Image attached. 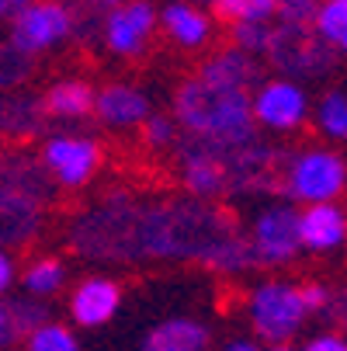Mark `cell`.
Returning <instances> with one entry per match:
<instances>
[{
	"label": "cell",
	"instance_id": "obj_1",
	"mask_svg": "<svg viewBox=\"0 0 347 351\" xmlns=\"http://www.w3.org/2000/svg\"><path fill=\"white\" fill-rule=\"evenodd\" d=\"M70 243L90 261H202L226 275L254 265L236 219L198 198L108 195L73 223Z\"/></svg>",
	"mask_w": 347,
	"mask_h": 351
},
{
	"label": "cell",
	"instance_id": "obj_2",
	"mask_svg": "<svg viewBox=\"0 0 347 351\" xmlns=\"http://www.w3.org/2000/svg\"><path fill=\"white\" fill-rule=\"evenodd\" d=\"M174 119L188 129L191 139L209 143L216 149H236L257 139L250 115V94H233L209 87L202 80H184L174 97Z\"/></svg>",
	"mask_w": 347,
	"mask_h": 351
},
{
	"label": "cell",
	"instance_id": "obj_3",
	"mask_svg": "<svg viewBox=\"0 0 347 351\" xmlns=\"http://www.w3.org/2000/svg\"><path fill=\"white\" fill-rule=\"evenodd\" d=\"M264 56L292 84L295 80H320L337 63V53L313 28H288V25L271 28V42H268V53Z\"/></svg>",
	"mask_w": 347,
	"mask_h": 351
},
{
	"label": "cell",
	"instance_id": "obj_4",
	"mask_svg": "<svg viewBox=\"0 0 347 351\" xmlns=\"http://www.w3.org/2000/svg\"><path fill=\"white\" fill-rule=\"evenodd\" d=\"M250 324L254 330L271 341V344H285L288 337H295L306 324V306H303V295L299 285L292 282H264L250 292Z\"/></svg>",
	"mask_w": 347,
	"mask_h": 351
},
{
	"label": "cell",
	"instance_id": "obj_5",
	"mask_svg": "<svg viewBox=\"0 0 347 351\" xmlns=\"http://www.w3.org/2000/svg\"><path fill=\"white\" fill-rule=\"evenodd\" d=\"M344 178H347V167L340 154H333V149H303L285 167V191L295 202L323 206L344 191Z\"/></svg>",
	"mask_w": 347,
	"mask_h": 351
},
{
	"label": "cell",
	"instance_id": "obj_6",
	"mask_svg": "<svg viewBox=\"0 0 347 351\" xmlns=\"http://www.w3.org/2000/svg\"><path fill=\"white\" fill-rule=\"evenodd\" d=\"M250 261L254 265H288L299 254V213L288 202L264 209L250 230Z\"/></svg>",
	"mask_w": 347,
	"mask_h": 351
},
{
	"label": "cell",
	"instance_id": "obj_7",
	"mask_svg": "<svg viewBox=\"0 0 347 351\" xmlns=\"http://www.w3.org/2000/svg\"><path fill=\"white\" fill-rule=\"evenodd\" d=\"M73 32V18L60 0H31V4L14 18L11 28V45L18 53H45V49L60 45Z\"/></svg>",
	"mask_w": 347,
	"mask_h": 351
},
{
	"label": "cell",
	"instance_id": "obj_8",
	"mask_svg": "<svg viewBox=\"0 0 347 351\" xmlns=\"http://www.w3.org/2000/svg\"><path fill=\"white\" fill-rule=\"evenodd\" d=\"M250 115H254V125H264L271 132H292L306 122L309 97L303 84H292L285 77L264 80L250 97Z\"/></svg>",
	"mask_w": 347,
	"mask_h": 351
},
{
	"label": "cell",
	"instance_id": "obj_9",
	"mask_svg": "<svg viewBox=\"0 0 347 351\" xmlns=\"http://www.w3.org/2000/svg\"><path fill=\"white\" fill-rule=\"evenodd\" d=\"M42 167L63 188H80L101 167V146L87 136H53L42 149Z\"/></svg>",
	"mask_w": 347,
	"mask_h": 351
},
{
	"label": "cell",
	"instance_id": "obj_10",
	"mask_svg": "<svg viewBox=\"0 0 347 351\" xmlns=\"http://www.w3.org/2000/svg\"><path fill=\"white\" fill-rule=\"evenodd\" d=\"M181 178L188 184V191L198 198V202H209V198L226 195L229 178H226V160H222V149L209 146V143H198V139H184L181 149Z\"/></svg>",
	"mask_w": 347,
	"mask_h": 351
},
{
	"label": "cell",
	"instance_id": "obj_11",
	"mask_svg": "<svg viewBox=\"0 0 347 351\" xmlns=\"http://www.w3.org/2000/svg\"><path fill=\"white\" fill-rule=\"evenodd\" d=\"M153 28H157V11L150 0H125L101 21V38L112 53L136 56L146 49Z\"/></svg>",
	"mask_w": 347,
	"mask_h": 351
},
{
	"label": "cell",
	"instance_id": "obj_12",
	"mask_svg": "<svg viewBox=\"0 0 347 351\" xmlns=\"http://www.w3.org/2000/svg\"><path fill=\"white\" fill-rule=\"evenodd\" d=\"M198 80L209 84V87H219V90H233V94H250L261 87V63L254 56L240 53V49H222V53H216L202 73H198Z\"/></svg>",
	"mask_w": 347,
	"mask_h": 351
},
{
	"label": "cell",
	"instance_id": "obj_13",
	"mask_svg": "<svg viewBox=\"0 0 347 351\" xmlns=\"http://www.w3.org/2000/svg\"><path fill=\"white\" fill-rule=\"evenodd\" d=\"M122 303V289L112 278H87L77 285V292L70 295V313L80 327H101L118 313Z\"/></svg>",
	"mask_w": 347,
	"mask_h": 351
},
{
	"label": "cell",
	"instance_id": "obj_14",
	"mask_svg": "<svg viewBox=\"0 0 347 351\" xmlns=\"http://www.w3.org/2000/svg\"><path fill=\"white\" fill-rule=\"evenodd\" d=\"M94 112L105 125L129 129V125H142L150 119V101L132 84H108L94 94Z\"/></svg>",
	"mask_w": 347,
	"mask_h": 351
},
{
	"label": "cell",
	"instance_id": "obj_15",
	"mask_svg": "<svg viewBox=\"0 0 347 351\" xmlns=\"http://www.w3.org/2000/svg\"><path fill=\"white\" fill-rule=\"evenodd\" d=\"M347 237V216L337 202L306 206L299 213V247L309 250H333Z\"/></svg>",
	"mask_w": 347,
	"mask_h": 351
},
{
	"label": "cell",
	"instance_id": "obj_16",
	"mask_svg": "<svg viewBox=\"0 0 347 351\" xmlns=\"http://www.w3.org/2000/svg\"><path fill=\"white\" fill-rule=\"evenodd\" d=\"M0 188L8 191H18L25 198H31V202H45L49 195H53V178L45 174V167L21 154V149H14V154H4L0 157Z\"/></svg>",
	"mask_w": 347,
	"mask_h": 351
},
{
	"label": "cell",
	"instance_id": "obj_17",
	"mask_svg": "<svg viewBox=\"0 0 347 351\" xmlns=\"http://www.w3.org/2000/svg\"><path fill=\"white\" fill-rule=\"evenodd\" d=\"M38 226H42V206L18 191L0 188V250L31 240Z\"/></svg>",
	"mask_w": 347,
	"mask_h": 351
},
{
	"label": "cell",
	"instance_id": "obj_18",
	"mask_svg": "<svg viewBox=\"0 0 347 351\" xmlns=\"http://www.w3.org/2000/svg\"><path fill=\"white\" fill-rule=\"evenodd\" d=\"M45 125V108L31 94H4L0 97V129L14 139H28L42 132Z\"/></svg>",
	"mask_w": 347,
	"mask_h": 351
},
{
	"label": "cell",
	"instance_id": "obj_19",
	"mask_svg": "<svg viewBox=\"0 0 347 351\" xmlns=\"http://www.w3.org/2000/svg\"><path fill=\"white\" fill-rule=\"evenodd\" d=\"M209 348V330L198 320H164L150 337H146V351H205Z\"/></svg>",
	"mask_w": 347,
	"mask_h": 351
},
{
	"label": "cell",
	"instance_id": "obj_20",
	"mask_svg": "<svg viewBox=\"0 0 347 351\" xmlns=\"http://www.w3.org/2000/svg\"><path fill=\"white\" fill-rule=\"evenodd\" d=\"M164 28H167V35H170L177 45H184V49H198V45H205V42H209V35H212L209 18H205L202 11H198V8L184 4V0H174V4H167V8H164Z\"/></svg>",
	"mask_w": 347,
	"mask_h": 351
},
{
	"label": "cell",
	"instance_id": "obj_21",
	"mask_svg": "<svg viewBox=\"0 0 347 351\" xmlns=\"http://www.w3.org/2000/svg\"><path fill=\"white\" fill-rule=\"evenodd\" d=\"M42 108L56 119H83L94 112V87L87 80H60L42 97Z\"/></svg>",
	"mask_w": 347,
	"mask_h": 351
},
{
	"label": "cell",
	"instance_id": "obj_22",
	"mask_svg": "<svg viewBox=\"0 0 347 351\" xmlns=\"http://www.w3.org/2000/svg\"><path fill=\"white\" fill-rule=\"evenodd\" d=\"M313 32L333 49V53H340L347 45V0H320L316 18H313Z\"/></svg>",
	"mask_w": 347,
	"mask_h": 351
},
{
	"label": "cell",
	"instance_id": "obj_23",
	"mask_svg": "<svg viewBox=\"0 0 347 351\" xmlns=\"http://www.w3.org/2000/svg\"><path fill=\"white\" fill-rule=\"evenodd\" d=\"M316 125L326 139H344L347 136V94L340 87L326 90L320 97V105H316Z\"/></svg>",
	"mask_w": 347,
	"mask_h": 351
},
{
	"label": "cell",
	"instance_id": "obj_24",
	"mask_svg": "<svg viewBox=\"0 0 347 351\" xmlns=\"http://www.w3.org/2000/svg\"><path fill=\"white\" fill-rule=\"evenodd\" d=\"M63 278H66V268L56 261V258H38L28 271H25V289L31 295H53L63 289Z\"/></svg>",
	"mask_w": 347,
	"mask_h": 351
},
{
	"label": "cell",
	"instance_id": "obj_25",
	"mask_svg": "<svg viewBox=\"0 0 347 351\" xmlns=\"http://www.w3.org/2000/svg\"><path fill=\"white\" fill-rule=\"evenodd\" d=\"M216 14L240 25V21H271L274 0H216Z\"/></svg>",
	"mask_w": 347,
	"mask_h": 351
},
{
	"label": "cell",
	"instance_id": "obj_26",
	"mask_svg": "<svg viewBox=\"0 0 347 351\" xmlns=\"http://www.w3.org/2000/svg\"><path fill=\"white\" fill-rule=\"evenodd\" d=\"M28 351H80V344H77L70 327L45 320L42 327H35L28 334Z\"/></svg>",
	"mask_w": 347,
	"mask_h": 351
},
{
	"label": "cell",
	"instance_id": "obj_27",
	"mask_svg": "<svg viewBox=\"0 0 347 351\" xmlns=\"http://www.w3.org/2000/svg\"><path fill=\"white\" fill-rule=\"evenodd\" d=\"M233 42L246 56H254V60L264 56L268 42H271V21H240V25H233Z\"/></svg>",
	"mask_w": 347,
	"mask_h": 351
},
{
	"label": "cell",
	"instance_id": "obj_28",
	"mask_svg": "<svg viewBox=\"0 0 347 351\" xmlns=\"http://www.w3.org/2000/svg\"><path fill=\"white\" fill-rule=\"evenodd\" d=\"M31 73V56L18 53L11 42L0 45V90H14L28 80Z\"/></svg>",
	"mask_w": 347,
	"mask_h": 351
},
{
	"label": "cell",
	"instance_id": "obj_29",
	"mask_svg": "<svg viewBox=\"0 0 347 351\" xmlns=\"http://www.w3.org/2000/svg\"><path fill=\"white\" fill-rule=\"evenodd\" d=\"M60 4L70 11V18H73V21H77V18H83V25H80V28L87 32V28H94V25L101 28V21H105L118 4H125V0H60Z\"/></svg>",
	"mask_w": 347,
	"mask_h": 351
},
{
	"label": "cell",
	"instance_id": "obj_30",
	"mask_svg": "<svg viewBox=\"0 0 347 351\" xmlns=\"http://www.w3.org/2000/svg\"><path fill=\"white\" fill-rule=\"evenodd\" d=\"M320 0H274V18L288 28H313Z\"/></svg>",
	"mask_w": 347,
	"mask_h": 351
},
{
	"label": "cell",
	"instance_id": "obj_31",
	"mask_svg": "<svg viewBox=\"0 0 347 351\" xmlns=\"http://www.w3.org/2000/svg\"><path fill=\"white\" fill-rule=\"evenodd\" d=\"M14 306V320H18V327H21V334H31L35 327H42L45 324V306L42 303H35V299H21V303H11Z\"/></svg>",
	"mask_w": 347,
	"mask_h": 351
},
{
	"label": "cell",
	"instance_id": "obj_32",
	"mask_svg": "<svg viewBox=\"0 0 347 351\" xmlns=\"http://www.w3.org/2000/svg\"><path fill=\"white\" fill-rule=\"evenodd\" d=\"M146 139H150V146H170V143L177 139L174 119H164V115L146 119Z\"/></svg>",
	"mask_w": 347,
	"mask_h": 351
},
{
	"label": "cell",
	"instance_id": "obj_33",
	"mask_svg": "<svg viewBox=\"0 0 347 351\" xmlns=\"http://www.w3.org/2000/svg\"><path fill=\"white\" fill-rule=\"evenodd\" d=\"M299 295H303L306 313H320V310L330 306V292H326V285H320V282H306V285H299Z\"/></svg>",
	"mask_w": 347,
	"mask_h": 351
},
{
	"label": "cell",
	"instance_id": "obj_34",
	"mask_svg": "<svg viewBox=\"0 0 347 351\" xmlns=\"http://www.w3.org/2000/svg\"><path fill=\"white\" fill-rule=\"evenodd\" d=\"M18 337H21V327L14 320V306L11 303H0V351L11 348Z\"/></svg>",
	"mask_w": 347,
	"mask_h": 351
},
{
	"label": "cell",
	"instance_id": "obj_35",
	"mask_svg": "<svg viewBox=\"0 0 347 351\" xmlns=\"http://www.w3.org/2000/svg\"><path fill=\"white\" fill-rule=\"evenodd\" d=\"M303 351H347V341L340 334H316L313 341L303 344Z\"/></svg>",
	"mask_w": 347,
	"mask_h": 351
},
{
	"label": "cell",
	"instance_id": "obj_36",
	"mask_svg": "<svg viewBox=\"0 0 347 351\" xmlns=\"http://www.w3.org/2000/svg\"><path fill=\"white\" fill-rule=\"evenodd\" d=\"M11 282H14V258L8 254V250H0V292H4Z\"/></svg>",
	"mask_w": 347,
	"mask_h": 351
},
{
	"label": "cell",
	"instance_id": "obj_37",
	"mask_svg": "<svg viewBox=\"0 0 347 351\" xmlns=\"http://www.w3.org/2000/svg\"><path fill=\"white\" fill-rule=\"evenodd\" d=\"M28 4H31V0H0V18H11V21H14Z\"/></svg>",
	"mask_w": 347,
	"mask_h": 351
},
{
	"label": "cell",
	"instance_id": "obj_38",
	"mask_svg": "<svg viewBox=\"0 0 347 351\" xmlns=\"http://www.w3.org/2000/svg\"><path fill=\"white\" fill-rule=\"evenodd\" d=\"M226 351H261L254 341H233V344H226Z\"/></svg>",
	"mask_w": 347,
	"mask_h": 351
},
{
	"label": "cell",
	"instance_id": "obj_39",
	"mask_svg": "<svg viewBox=\"0 0 347 351\" xmlns=\"http://www.w3.org/2000/svg\"><path fill=\"white\" fill-rule=\"evenodd\" d=\"M268 351H295V348H288V344H271Z\"/></svg>",
	"mask_w": 347,
	"mask_h": 351
},
{
	"label": "cell",
	"instance_id": "obj_40",
	"mask_svg": "<svg viewBox=\"0 0 347 351\" xmlns=\"http://www.w3.org/2000/svg\"><path fill=\"white\" fill-rule=\"evenodd\" d=\"M184 4H191V8H194V4H216V0H184Z\"/></svg>",
	"mask_w": 347,
	"mask_h": 351
}]
</instances>
